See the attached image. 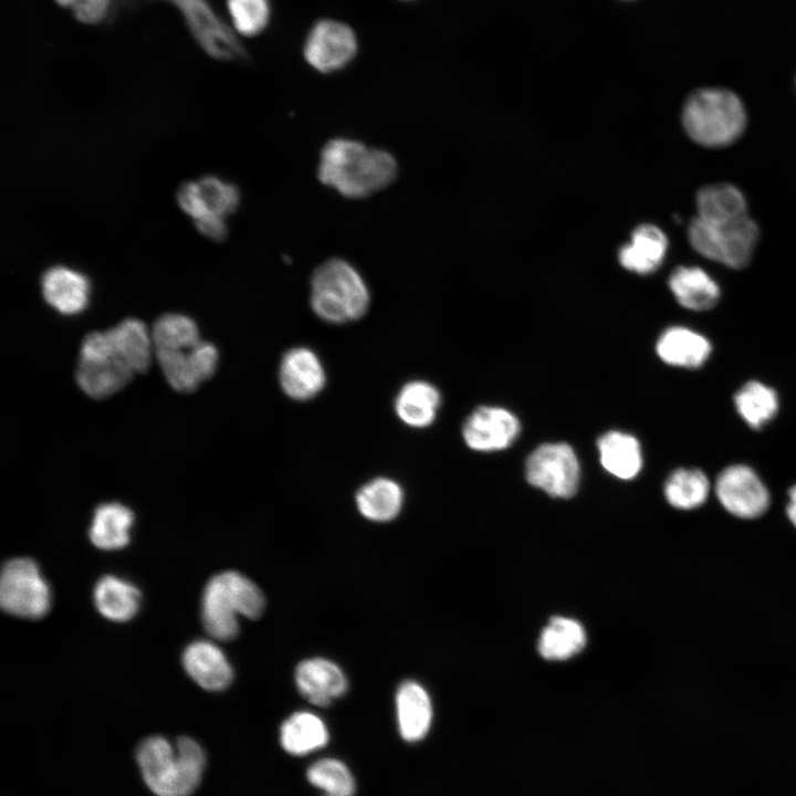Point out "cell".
<instances>
[{"label":"cell","instance_id":"6da1fadb","mask_svg":"<svg viewBox=\"0 0 796 796\" xmlns=\"http://www.w3.org/2000/svg\"><path fill=\"white\" fill-rule=\"evenodd\" d=\"M154 354L151 334L137 318H126L103 332L85 336L76 381L92 398H106L147 370Z\"/></svg>","mask_w":796,"mask_h":796},{"label":"cell","instance_id":"7a4b0ae2","mask_svg":"<svg viewBox=\"0 0 796 796\" xmlns=\"http://www.w3.org/2000/svg\"><path fill=\"white\" fill-rule=\"evenodd\" d=\"M398 175L394 155L364 143L336 137L321 150L317 177L348 199H363L388 187Z\"/></svg>","mask_w":796,"mask_h":796},{"label":"cell","instance_id":"3957f363","mask_svg":"<svg viewBox=\"0 0 796 796\" xmlns=\"http://www.w3.org/2000/svg\"><path fill=\"white\" fill-rule=\"evenodd\" d=\"M154 354L168 384L178 391H192L216 371L219 354L216 346L200 339L193 320L167 313L151 331Z\"/></svg>","mask_w":796,"mask_h":796},{"label":"cell","instance_id":"277c9868","mask_svg":"<svg viewBox=\"0 0 796 796\" xmlns=\"http://www.w3.org/2000/svg\"><path fill=\"white\" fill-rule=\"evenodd\" d=\"M136 762L156 796H190L202 779L206 755L189 736H180L171 744L164 736L153 735L137 746Z\"/></svg>","mask_w":796,"mask_h":796},{"label":"cell","instance_id":"5b68a950","mask_svg":"<svg viewBox=\"0 0 796 796\" xmlns=\"http://www.w3.org/2000/svg\"><path fill=\"white\" fill-rule=\"evenodd\" d=\"M264 607V595L252 580L227 570L211 577L205 586L201 619L211 637L229 641L239 635L238 615L256 619Z\"/></svg>","mask_w":796,"mask_h":796},{"label":"cell","instance_id":"8992f818","mask_svg":"<svg viewBox=\"0 0 796 796\" xmlns=\"http://www.w3.org/2000/svg\"><path fill=\"white\" fill-rule=\"evenodd\" d=\"M311 306L322 320L343 324L364 316L369 307L368 286L360 272L342 258L321 263L311 277Z\"/></svg>","mask_w":796,"mask_h":796},{"label":"cell","instance_id":"52a82bcc","mask_svg":"<svg viewBox=\"0 0 796 796\" xmlns=\"http://www.w3.org/2000/svg\"><path fill=\"white\" fill-rule=\"evenodd\" d=\"M687 134L706 147H723L735 142L746 125L740 98L724 88H700L690 94L682 111Z\"/></svg>","mask_w":796,"mask_h":796},{"label":"cell","instance_id":"ba28073f","mask_svg":"<svg viewBox=\"0 0 796 796\" xmlns=\"http://www.w3.org/2000/svg\"><path fill=\"white\" fill-rule=\"evenodd\" d=\"M154 0H117V11ZM171 4L182 17L186 28L211 59L241 61L248 52L232 27L218 13L209 0H161Z\"/></svg>","mask_w":796,"mask_h":796},{"label":"cell","instance_id":"9c48e42d","mask_svg":"<svg viewBox=\"0 0 796 796\" xmlns=\"http://www.w3.org/2000/svg\"><path fill=\"white\" fill-rule=\"evenodd\" d=\"M689 241L701 255L733 269L746 266L758 240V228L748 217L714 224L695 217L689 226Z\"/></svg>","mask_w":796,"mask_h":796},{"label":"cell","instance_id":"30bf717a","mask_svg":"<svg viewBox=\"0 0 796 796\" xmlns=\"http://www.w3.org/2000/svg\"><path fill=\"white\" fill-rule=\"evenodd\" d=\"M51 601L50 587L33 559L17 557L3 565L0 604L7 612L39 619L50 610Z\"/></svg>","mask_w":796,"mask_h":796},{"label":"cell","instance_id":"8fae6325","mask_svg":"<svg viewBox=\"0 0 796 796\" xmlns=\"http://www.w3.org/2000/svg\"><path fill=\"white\" fill-rule=\"evenodd\" d=\"M525 476L530 484L548 495L567 499L578 489L580 467L567 443H544L527 458Z\"/></svg>","mask_w":796,"mask_h":796},{"label":"cell","instance_id":"7c38bea8","mask_svg":"<svg viewBox=\"0 0 796 796\" xmlns=\"http://www.w3.org/2000/svg\"><path fill=\"white\" fill-rule=\"evenodd\" d=\"M358 41L344 22L322 19L310 29L303 45L306 63L316 72L332 74L345 69L356 56Z\"/></svg>","mask_w":796,"mask_h":796},{"label":"cell","instance_id":"4fadbf2b","mask_svg":"<svg viewBox=\"0 0 796 796\" xmlns=\"http://www.w3.org/2000/svg\"><path fill=\"white\" fill-rule=\"evenodd\" d=\"M715 494L732 515L753 520L763 515L771 502L769 492L756 472L745 464L723 469L715 481Z\"/></svg>","mask_w":796,"mask_h":796},{"label":"cell","instance_id":"5bb4252c","mask_svg":"<svg viewBox=\"0 0 796 796\" xmlns=\"http://www.w3.org/2000/svg\"><path fill=\"white\" fill-rule=\"evenodd\" d=\"M520 430V421L511 411L501 407L482 406L468 417L462 436L472 450L488 452L510 447Z\"/></svg>","mask_w":796,"mask_h":796},{"label":"cell","instance_id":"9a60e30c","mask_svg":"<svg viewBox=\"0 0 796 796\" xmlns=\"http://www.w3.org/2000/svg\"><path fill=\"white\" fill-rule=\"evenodd\" d=\"M279 380L290 398L308 400L323 389L326 377L314 352L306 347H295L284 354L279 368Z\"/></svg>","mask_w":796,"mask_h":796},{"label":"cell","instance_id":"2e32d148","mask_svg":"<svg viewBox=\"0 0 796 796\" xmlns=\"http://www.w3.org/2000/svg\"><path fill=\"white\" fill-rule=\"evenodd\" d=\"M186 672L201 688L209 691L227 689L233 679V670L223 651L209 640L189 643L182 653Z\"/></svg>","mask_w":796,"mask_h":796},{"label":"cell","instance_id":"e0dca14e","mask_svg":"<svg viewBox=\"0 0 796 796\" xmlns=\"http://www.w3.org/2000/svg\"><path fill=\"white\" fill-rule=\"evenodd\" d=\"M300 693L312 704L326 706L347 690V680L334 662L313 658L302 662L295 671Z\"/></svg>","mask_w":796,"mask_h":796},{"label":"cell","instance_id":"ac0fdd59","mask_svg":"<svg viewBox=\"0 0 796 796\" xmlns=\"http://www.w3.org/2000/svg\"><path fill=\"white\" fill-rule=\"evenodd\" d=\"M41 289L45 302L61 314L74 315L87 306L88 279L73 269L63 265L48 269L42 275Z\"/></svg>","mask_w":796,"mask_h":796},{"label":"cell","instance_id":"d6986e66","mask_svg":"<svg viewBox=\"0 0 796 796\" xmlns=\"http://www.w3.org/2000/svg\"><path fill=\"white\" fill-rule=\"evenodd\" d=\"M400 736L409 743L421 741L432 723V704L427 691L415 681L404 682L396 694Z\"/></svg>","mask_w":796,"mask_h":796},{"label":"cell","instance_id":"ffe728a7","mask_svg":"<svg viewBox=\"0 0 796 796\" xmlns=\"http://www.w3.org/2000/svg\"><path fill=\"white\" fill-rule=\"evenodd\" d=\"M656 350L662 362L683 368H699L709 358L712 346L702 334L684 326H671L658 338Z\"/></svg>","mask_w":796,"mask_h":796},{"label":"cell","instance_id":"44dd1931","mask_svg":"<svg viewBox=\"0 0 796 796\" xmlns=\"http://www.w3.org/2000/svg\"><path fill=\"white\" fill-rule=\"evenodd\" d=\"M668 249L666 234L653 224L635 229L630 242L619 250V262L628 271L649 274L662 263Z\"/></svg>","mask_w":796,"mask_h":796},{"label":"cell","instance_id":"7402d4cb","mask_svg":"<svg viewBox=\"0 0 796 796\" xmlns=\"http://www.w3.org/2000/svg\"><path fill=\"white\" fill-rule=\"evenodd\" d=\"M668 284L677 302L688 310H710L720 298L718 283L698 266L677 268Z\"/></svg>","mask_w":796,"mask_h":796},{"label":"cell","instance_id":"603a6c76","mask_svg":"<svg viewBox=\"0 0 796 796\" xmlns=\"http://www.w3.org/2000/svg\"><path fill=\"white\" fill-rule=\"evenodd\" d=\"M597 449L603 468L618 479H633L642 468L639 441L629 433L608 431L598 439Z\"/></svg>","mask_w":796,"mask_h":796},{"label":"cell","instance_id":"cb8c5ba5","mask_svg":"<svg viewBox=\"0 0 796 796\" xmlns=\"http://www.w3.org/2000/svg\"><path fill=\"white\" fill-rule=\"evenodd\" d=\"M328 736L323 720L308 711L293 713L280 727V744L294 756H304L324 747Z\"/></svg>","mask_w":796,"mask_h":796},{"label":"cell","instance_id":"d4e9b609","mask_svg":"<svg viewBox=\"0 0 796 796\" xmlns=\"http://www.w3.org/2000/svg\"><path fill=\"white\" fill-rule=\"evenodd\" d=\"M696 217L714 224L733 222L747 216L743 193L730 184L702 187L696 193Z\"/></svg>","mask_w":796,"mask_h":796},{"label":"cell","instance_id":"484cf974","mask_svg":"<svg viewBox=\"0 0 796 796\" xmlns=\"http://www.w3.org/2000/svg\"><path fill=\"white\" fill-rule=\"evenodd\" d=\"M134 522L133 511L118 502L101 504L94 511L90 526L91 542L102 549H116L129 542Z\"/></svg>","mask_w":796,"mask_h":796},{"label":"cell","instance_id":"4316f807","mask_svg":"<svg viewBox=\"0 0 796 796\" xmlns=\"http://www.w3.org/2000/svg\"><path fill=\"white\" fill-rule=\"evenodd\" d=\"M93 596L97 610L114 621L129 620L139 609V589L117 576L101 577L94 587Z\"/></svg>","mask_w":796,"mask_h":796},{"label":"cell","instance_id":"83f0119b","mask_svg":"<svg viewBox=\"0 0 796 796\" xmlns=\"http://www.w3.org/2000/svg\"><path fill=\"white\" fill-rule=\"evenodd\" d=\"M440 402V392L433 385L413 380L400 389L395 401V410L406 425L423 428L433 422Z\"/></svg>","mask_w":796,"mask_h":796},{"label":"cell","instance_id":"f1b7e54d","mask_svg":"<svg viewBox=\"0 0 796 796\" xmlns=\"http://www.w3.org/2000/svg\"><path fill=\"white\" fill-rule=\"evenodd\" d=\"M585 645L586 632L582 624L557 616L542 630L538 652L546 660L563 661L580 652Z\"/></svg>","mask_w":796,"mask_h":796},{"label":"cell","instance_id":"f546056e","mask_svg":"<svg viewBox=\"0 0 796 796\" xmlns=\"http://www.w3.org/2000/svg\"><path fill=\"white\" fill-rule=\"evenodd\" d=\"M400 485L387 478H377L363 485L356 494V504L363 516L376 522L395 519L402 505Z\"/></svg>","mask_w":796,"mask_h":796},{"label":"cell","instance_id":"4dcf8cb0","mask_svg":"<svg viewBox=\"0 0 796 796\" xmlns=\"http://www.w3.org/2000/svg\"><path fill=\"white\" fill-rule=\"evenodd\" d=\"M734 405L741 418L753 429H761L772 420L779 407L776 391L765 384L751 380L734 395Z\"/></svg>","mask_w":796,"mask_h":796},{"label":"cell","instance_id":"1f68e13d","mask_svg":"<svg viewBox=\"0 0 796 796\" xmlns=\"http://www.w3.org/2000/svg\"><path fill=\"white\" fill-rule=\"evenodd\" d=\"M710 486L708 476L701 470L681 468L668 476L663 492L671 506L689 511L705 503Z\"/></svg>","mask_w":796,"mask_h":796},{"label":"cell","instance_id":"d6a6232c","mask_svg":"<svg viewBox=\"0 0 796 796\" xmlns=\"http://www.w3.org/2000/svg\"><path fill=\"white\" fill-rule=\"evenodd\" d=\"M311 785L323 792L322 796H354L355 778L341 760L325 757L314 762L306 771Z\"/></svg>","mask_w":796,"mask_h":796},{"label":"cell","instance_id":"836d02e7","mask_svg":"<svg viewBox=\"0 0 796 796\" xmlns=\"http://www.w3.org/2000/svg\"><path fill=\"white\" fill-rule=\"evenodd\" d=\"M197 184L203 208L202 217L214 216L226 219L239 207L240 192L235 185L216 176H203Z\"/></svg>","mask_w":796,"mask_h":796},{"label":"cell","instance_id":"e575fe53","mask_svg":"<svg viewBox=\"0 0 796 796\" xmlns=\"http://www.w3.org/2000/svg\"><path fill=\"white\" fill-rule=\"evenodd\" d=\"M231 27L237 34L255 36L271 20L270 0H226Z\"/></svg>","mask_w":796,"mask_h":796},{"label":"cell","instance_id":"d590c367","mask_svg":"<svg viewBox=\"0 0 796 796\" xmlns=\"http://www.w3.org/2000/svg\"><path fill=\"white\" fill-rule=\"evenodd\" d=\"M82 24L98 25L113 21L117 11V0H54Z\"/></svg>","mask_w":796,"mask_h":796},{"label":"cell","instance_id":"8d00e7d4","mask_svg":"<svg viewBox=\"0 0 796 796\" xmlns=\"http://www.w3.org/2000/svg\"><path fill=\"white\" fill-rule=\"evenodd\" d=\"M177 202L181 210L195 220L203 216V208L197 181H186L178 188Z\"/></svg>","mask_w":796,"mask_h":796},{"label":"cell","instance_id":"74e56055","mask_svg":"<svg viewBox=\"0 0 796 796\" xmlns=\"http://www.w3.org/2000/svg\"><path fill=\"white\" fill-rule=\"evenodd\" d=\"M197 230L206 238L220 242L227 238L228 227L226 219L214 216H206L195 220Z\"/></svg>","mask_w":796,"mask_h":796},{"label":"cell","instance_id":"f35d334b","mask_svg":"<svg viewBox=\"0 0 796 796\" xmlns=\"http://www.w3.org/2000/svg\"><path fill=\"white\" fill-rule=\"evenodd\" d=\"M786 514L790 523L796 528V484L788 491V502L786 505Z\"/></svg>","mask_w":796,"mask_h":796},{"label":"cell","instance_id":"ab89813d","mask_svg":"<svg viewBox=\"0 0 796 796\" xmlns=\"http://www.w3.org/2000/svg\"><path fill=\"white\" fill-rule=\"evenodd\" d=\"M402 1H411V0H402Z\"/></svg>","mask_w":796,"mask_h":796}]
</instances>
